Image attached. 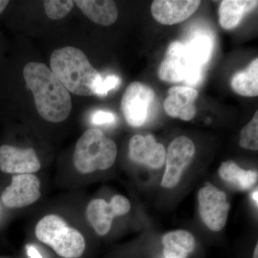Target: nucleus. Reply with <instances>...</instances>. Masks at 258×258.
Returning a JSON list of instances; mask_svg holds the SVG:
<instances>
[{"mask_svg": "<svg viewBox=\"0 0 258 258\" xmlns=\"http://www.w3.org/2000/svg\"><path fill=\"white\" fill-rule=\"evenodd\" d=\"M23 76L40 116L52 123L67 119L72 109L71 95L46 64L28 62L24 68Z\"/></svg>", "mask_w": 258, "mask_h": 258, "instance_id": "obj_1", "label": "nucleus"}, {"mask_svg": "<svg viewBox=\"0 0 258 258\" xmlns=\"http://www.w3.org/2000/svg\"><path fill=\"white\" fill-rule=\"evenodd\" d=\"M50 68L64 87L78 96H96L103 79L84 52L76 47L54 50L50 57Z\"/></svg>", "mask_w": 258, "mask_h": 258, "instance_id": "obj_2", "label": "nucleus"}, {"mask_svg": "<svg viewBox=\"0 0 258 258\" xmlns=\"http://www.w3.org/2000/svg\"><path fill=\"white\" fill-rule=\"evenodd\" d=\"M116 144L100 129L86 130L76 143L74 154L75 167L81 174L106 170L114 164Z\"/></svg>", "mask_w": 258, "mask_h": 258, "instance_id": "obj_3", "label": "nucleus"}, {"mask_svg": "<svg viewBox=\"0 0 258 258\" xmlns=\"http://www.w3.org/2000/svg\"><path fill=\"white\" fill-rule=\"evenodd\" d=\"M35 236L62 257H81L86 249V240L82 234L70 227L58 215L42 217L35 227Z\"/></svg>", "mask_w": 258, "mask_h": 258, "instance_id": "obj_4", "label": "nucleus"}, {"mask_svg": "<svg viewBox=\"0 0 258 258\" xmlns=\"http://www.w3.org/2000/svg\"><path fill=\"white\" fill-rule=\"evenodd\" d=\"M203 68L189 58L184 44L175 41L168 47L158 75L165 82H185L189 86H198L203 79Z\"/></svg>", "mask_w": 258, "mask_h": 258, "instance_id": "obj_5", "label": "nucleus"}, {"mask_svg": "<svg viewBox=\"0 0 258 258\" xmlns=\"http://www.w3.org/2000/svg\"><path fill=\"white\" fill-rule=\"evenodd\" d=\"M155 99V93L149 86L140 82L131 83L121 99V110L127 123L134 127L145 124Z\"/></svg>", "mask_w": 258, "mask_h": 258, "instance_id": "obj_6", "label": "nucleus"}, {"mask_svg": "<svg viewBox=\"0 0 258 258\" xmlns=\"http://www.w3.org/2000/svg\"><path fill=\"white\" fill-rule=\"evenodd\" d=\"M199 211L205 225L214 232H219L227 222L230 205L224 191L209 184L198 193Z\"/></svg>", "mask_w": 258, "mask_h": 258, "instance_id": "obj_7", "label": "nucleus"}, {"mask_svg": "<svg viewBox=\"0 0 258 258\" xmlns=\"http://www.w3.org/2000/svg\"><path fill=\"white\" fill-rule=\"evenodd\" d=\"M131 209L129 200L122 195H115L109 203L102 199L90 202L86 210L88 222L99 235H105L111 230L113 219L123 216Z\"/></svg>", "mask_w": 258, "mask_h": 258, "instance_id": "obj_8", "label": "nucleus"}, {"mask_svg": "<svg viewBox=\"0 0 258 258\" xmlns=\"http://www.w3.org/2000/svg\"><path fill=\"white\" fill-rule=\"evenodd\" d=\"M195 154V144L188 137H177L171 142L166 154V171L161 181L162 186L172 188L179 183L183 171L192 161Z\"/></svg>", "mask_w": 258, "mask_h": 258, "instance_id": "obj_9", "label": "nucleus"}, {"mask_svg": "<svg viewBox=\"0 0 258 258\" xmlns=\"http://www.w3.org/2000/svg\"><path fill=\"white\" fill-rule=\"evenodd\" d=\"M40 179L34 174H18L2 194V200L8 208H22L35 203L41 196Z\"/></svg>", "mask_w": 258, "mask_h": 258, "instance_id": "obj_10", "label": "nucleus"}, {"mask_svg": "<svg viewBox=\"0 0 258 258\" xmlns=\"http://www.w3.org/2000/svg\"><path fill=\"white\" fill-rule=\"evenodd\" d=\"M41 168V163L32 148L21 149L10 145L0 147V170L7 174H30Z\"/></svg>", "mask_w": 258, "mask_h": 258, "instance_id": "obj_11", "label": "nucleus"}, {"mask_svg": "<svg viewBox=\"0 0 258 258\" xmlns=\"http://www.w3.org/2000/svg\"><path fill=\"white\" fill-rule=\"evenodd\" d=\"M128 150L129 157L137 164L159 169L165 163V148L151 134L134 136L129 142Z\"/></svg>", "mask_w": 258, "mask_h": 258, "instance_id": "obj_12", "label": "nucleus"}, {"mask_svg": "<svg viewBox=\"0 0 258 258\" xmlns=\"http://www.w3.org/2000/svg\"><path fill=\"white\" fill-rule=\"evenodd\" d=\"M200 4L201 1L198 0H154L151 11L158 23L172 25L189 18Z\"/></svg>", "mask_w": 258, "mask_h": 258, "instance_id": "obj_13", "label": "nucleus"}, {"mask_svg": "<svg viewBox=\"0 0 258 258\" xmlns=\"http://www.w3.org/2000/svg\"><path fill=\"white\" fill-rule=\"evenodd\" d=\"M164 103L166 113L172 118L189 121L197 114L195 101L198 97L197 90L188 86H173L168 91Z\"/></svg>", "mask_w": 258, "mask_h": 258, "instance_id": "obj_14", "label": "nucleus"}, {"mask_svg": "<svg viewBox=\"0 0 258 258\" xmlns=\"http://www.w3.org/2000/svg\"><path fill=\"white\" fill-rule=\"evenodd\" d=\"M74 3L88 19L98 25L110 26L118 19V10L114 1L77 0Z\"/></svg>", "mask_w": 258, "mask_h": 258, "instance_id": "obj_15", "label": "nucleus"}, {"mask_svg": "<svg viewBox=\"0 0 258 258\" xmlns=\"http://www.w3.org/2000/svg\"><path fill=\"white\" fill-rule=\"evenodd\" d=\"M165 258H186L195 247V237L185 230L168 232L162 239Z\"/></svg>", "mask_w": 258, "mask_h": 258, "instance_id": "obj_16", "label": "nucleus"}, {"mask_svg": "<svg viewBox=\"0 0 258 258\" xmlns=\"http://www.w3.org/2000/svg\"><path fill=\"white\" fill-rule=\"evenodd\" d=\"M254 0H224L219 9V21L222 28L232 30L240 24L245 13L257 6Z\"/></svg>", "mask_w": 258, "mask_h": 258, "instance_id": "obj_17", "label": "nucleus"}, {"mask_svg": "<svg viewBox=\"0 0 258 258\" xmlns=\"http://www.w3.org/2000/svg\"><path fill=\"white\" fill-rule=\"evenodd\" d=\"M219 174L224 181L242 190L250 189L257 181V171L244 170L232 161L222 163Z\"/></svg>", "mask_w": 258, "mask_h": 258, "instance_id": "obj_18", "label": "nucleus"}, {"mask_svg": "<svg viewBox=\"0 0 258 258\" xmlns=\"http://www.w3.org/2000/svg\"><path fill=\"white\" fill-rule=\"evenodd\" d=\"M231 86L235 92L246 97L258 95V59L255 58L244 71L234 75Z\"/></svg>", "mask_w": 258, "mask_h": 258, "instance_id": "obj_19", "label": "nucleus"}, {"mask_svg": "<svg viewBox=\"0 0 258 258\" xmlns=\"http://www.w3.org/2000/svg\"><path fill=\"white\" fill-rule=\"evenodd\" d=\"M184 45L186 53L195 64L203 67L210 60L214 47L210 35L203 32L197 33Z\"/></svg>", "mask_w": 258, "mask_h": 258, "instance_id": "obj_20", "label": "nucleus"}, {"mask_svg": "<svg viewBox=\"0 0 258 258\" xmlns=\"http://www.w3.org/2000/svg\"><path fill=\"white\" fill-rule=\"evenodd\" d=\"M239 144L247 150H258V112L240 132Z\"/></svg>", "mask_w": 258, "mask_h": 258, "instance_id": "obj_21", "label": "nucleus"}, {"mask_svg": "<svg viewBox=\"0 0 258 258\" xmlns=\"http://www.w3.org/2000/svg\"><path fill=\"white\" fill-rule=\"evenodd\" d=\"M45 13L49 18L58 20L69 14L74 8V1L71 0H46L43 2Z\"/></svg>", "mask_w": 258, "mask_h": 258, "instance_id": "obj_22", "label": "nucleus"}, {"mask_svg": "<svg viewBox=\"0 0 258 258\" xmlns=\"http://www.w3.org/2000/svg\"><path fill=\"white\" fill-rule=\"evenodd\" d=\"M120 83H121V80L115 75H110L105 79H102L101 83L97 88L96 96H106L110 91L118 88Z\"/></svg>", "mask_w": 258, "mask_h": 258, "instance_id": "obj_23", "label": "nucleus"}, {"mask_svg": "<svg viewBox=\"0 0 258 258\" xmlns=\"http://www.w3.org/2000/svg\"><path fill=\"white\" fill-rule=\"evenodd\" d=\"M91 120L94 125H111L116 123L117 117L115 113L111 111L99 110L93 113Z\"/></svg>", "mask_w": 258, "mask_h": 258, "instance_id": "obj_24", "label": "nucleus"}, {"mask_svg": "<svg viewBox=\"0 0 258 258\" xmlns=\"http://www.w3.org/2000/svg\"><path fill=\"white\" fill-rule=\"evenodd\" d=\"M26 249L29 258H43L34 246L28 244L27 245Z\"/></svg>", "mask_w": 258, "mask_h": 258, "instance_id": "obj_25", "label": "nucleus"}, {"mask_svg": "<svg viewBox=\"0 0 258 258\" xmlns=\"http://www.w3.org/2000/svg\"><path fill=\"white\" fill-rule=\"evenodd\" d=\"M9 3L10 2L7 0H0V15L4 11Z\"/></svg>", "mask_w": 258, "mask_h": 258, "instance_id": "obj_26", "label": "nucleus"}, {"mask_svg": "<svg viewBox=\"0 0 258 258\" xmlns=\"http://www.w3.org/2000/svg\"><path fill=\"white\" fill-rule=\"evenodd\" d=\"M253 258H258V245H256L255 248H254Z\"/></svg>", "mask_w": 258, "mask_h": 258, "instance_id": "obj_27", "label": "nucleus"}, {"mask_svg": "<svg viewBox=\"0 0 258 258\" xmlns=\"http://www.w3.org/2000/svg\"><path fill=\"white\" fill-rule=\"evenodd\" d=\"M257 195H258V193H257V190H256L255 191H254V192L253 194V200H254V201H256V203H257V204H258Z\"/></svg>", "mask_w": 258, "mask_h": 258, "instance_id": "obj_28", "label": "nucleus"}]
</instances>
